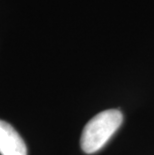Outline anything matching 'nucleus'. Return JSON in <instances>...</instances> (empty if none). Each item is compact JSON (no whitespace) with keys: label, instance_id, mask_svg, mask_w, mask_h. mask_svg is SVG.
Wrapping results in <instances>:
<instances>
[{"label":"nucleus","instance_id":"1","mask_svg":"<svg viewBox=\"0 0 154 155\" xmlns=\"http://www.w3.org/2000/svg\"><path fill=\"white\" fill-rule=\"evenodd\" d=\"M119 110L109 109L96 114L85 125L80 144L85 153L91 154L101 149L122 123Z\"/></svg>","mask_w":154,"mask_h":155},{"label":"nucleus","instance_id":"2","mask_svg":"<svg viewBox=\"0 0 154 155\" xmlns=\"http://www.w3.org/2000/svg\"><path fill=\"white\" fill-rule=\"evenodd\" d=\"M0 154L27 155L23 139L7 122L0 120Z\"/></svg>","mask_w":154,"mask_h":155}]
</instances>
